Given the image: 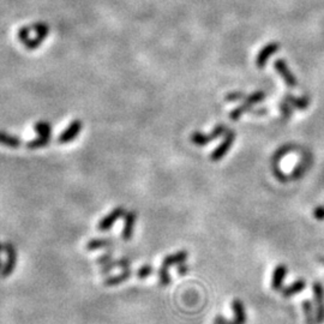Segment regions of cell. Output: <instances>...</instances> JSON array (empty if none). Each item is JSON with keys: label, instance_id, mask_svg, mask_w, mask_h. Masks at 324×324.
Segmentation results:
<instances>
[{"label": "cell", "instance_id": "1", "mask_svg": "<svg viewBox=\"0 0 324 324\" xmlns=\"http://www.w3.org/2000/svg\"><path fill=\"white\" fill-rule=\"evenodd\" d=\"M32 29L34 33H36L35 37H30V39L27 41V42L23 43L27 49L34 51L36 49L37 47H40L42 45V42L45 41V39L48 36L49 34V26L45 22H36L32 24Z\"/></svg>", "mask_w": 324, "mask_h": 324}, {"label": "cell", "instance_id": "2", "mask_svg": "<svg viewBox=\"0 0 324 324\" xmlns=\"http://www.w3.org/2000/svg\"><path fill=\"white\" fill-rule=\"evenodd\" d=\"M4 252L6 254V262L0 270V279L9 278L17 265V250L11 241H6L4 244Z\"/></svg>", "mask_w": 324, "mask_h": 324}, {"label": "cell", "instance_id": "3", "mask_svg": "<svg viewBox=\"0 0 324 324\" xmlns=\"http://www.w3.org/2000/svg\"><path fill=\"white\" fill-rule=\"evenodd\" d=\"M232 309L234 311V319L227 320L223 317L217 316L215 319V324H246V311H245V306L240 299H234L232 302Z\"/></svg>", "mask_w": 324, "mask_h": 324}, {"label": "cell", "instance_id": "4", "mask_svg": "<svg viewBox=\"0 0 324 324\" xmlns=\"http://www.w3.org/2000/svg\"><path fill=\"white\" fill-rule=\"evenodd\" d=\"M228 131L227 130V126L226 125H217L216 128H214L213 131H211L210 135H203L202 132H193L192 135H191V142L193 143V144L196 145H206L208 144V143L214 141V139L219 138L221 135L226 134V132Z\"/></svg>", "mask_w": 324, "mask_h": 324}, {"label": "cell", "instance_id": "5", "mask_svg": "<svg viewBox=\"0 0 324 324\" xmlns=\"http://www.w3.org/2000/svg\"><path fill=\"white\" fill-rule=\"evenodd\" d=\"M82 129H83V122H82L80 119H74V120L71 121L69 126L58 136V143H60V144H67V143L74 141V139L77 138V136L82 132Z\"/></svg>", "mask_w": 324, "mask_h": 324}, {"label": "cell", "instance_id": "6", "mask_svg": "<svg viewBox=\"0 0 324 324\" xmlns=\"http://www.w3.org/2000/svg\"><path fill=\"white\" fill-rule=\"evenodd\" d=\"M293 149H294V148H293V146L289 145V144L284 145V146H281L280 149L276 150V153L274 154V156H272V161H271L272 172H274L275 177L280 180V182H284L285 183V182H287V180H289V177L286 176L285 173L282 172V170H280L279 162H280V160H282V158H284V156L287 154V153L292 152Z\"/></svg>", "mask_w": 324, "mask_h": 324}, {"label": "cell", "instance_id": "7", "mask_svg": "<svg viewBox=\"0 0 324 324\" xmlns=\"http://www.w3.org/2000/svg\"><path fill=\"white\" fill-rule=\"evenodd\" d=\"M126 211L124 207H117L114 208L111 213H108L106 216L102 219L97 225V230L101 232H106L108 230H111L113 227V225L117 222L119 219H121L122 216H125Z\"/></svg>", "mask_w": 324, "mask_h": 324}, {"label": "cell", "instance_id": "8", "mask_svg": "<svg viewBox=\"0 0 324 324\" xmlns=\"http://www.w3.org/2000/svg\"><path fill=\"white\" fill-rule=\"evenodd\" d=\"M234 141H235V132L228 130V131L226 132V136H225L222 143H221V144L217 146V148L215 149L213 153H211L210 159L213 160V161H220V160L227 154L228 150H230L231 145L233 144Z\"/></svg>", "mask_w": 324, "mask_h": 324}, {"label": "cell", "instance_id": "9", "mask_svg": "<svg viewBox=\"0 0 324 324\" xmlns=\"http://www.w3.org/2000/svg\"><path fill=\"white\" fill-rule=\"evenodd\" d=\"M313 294L316 302V323L324 322V287L319 282L313 284Z\"/></svg>", "mask_w": 324, "mask_h": 324}, {"label": "cell", "instance_id": "10", "mask_svg": "<svg viewBox=\"0 0 324 324\" xmlns=\"http://www.w3.org/2000/svg\"><path fill=\"white\" fill-rule=\"evenodd\" d=\"M138 215L135 210H130L126 211L125 216H124V227H122L121 232V238L124 240H130L134 235V230H135V225L136 221H137Z\"/></svg>", "mask_w": 324, "mask_h": 324}, {"label": "cell", "instance_id": "11", "mask_svg": "<svg viewBox=\"0 0 324 324\" xmlns=\"http://www.w3.org/2000/svg\"><path fill=\"white\" fill-rule=\"evenodd\" d=\"M274 66H275V70L278 71L280 76L284 78V81L286 82V84H287L288 87H291V88L295 87V85H296V78H295L294 74L291 72V70L288 69L287 64L285 63L284 59L276 60L275 64H274Z\"/></svg>", "mask_w": 324, "mask_h": 324}, {"label": "cell", "instance_id": "12", "mask_svg": "<svg viewBox=\"0 0 324 324\" xmlns=\"http://www.w3.org/2000/svg\"><path fill=\"white\" fill-rule=\"evenodd\" d=\"M279 47H280V45L278 42H270V43H268V45L265 47H263V48H262L261 51H259L257 59H256V65H257L259 69H262V67L265 66V64H267L269 58H270L271 56H274V54L278 52Z\"/></svg>", "mask_w": 324, "mask_h": 324}, {"label": "cell", "instance_id": "13", "mask_svg": "<svg viewBox=\"0 0 324 324\" xmlns=\"http://www.w3.org/2000/svg\"><path fill=\"white\" fill-rule=\"evenodd\" d=\"M287 271H288V268L287 265L285 264H280L275 268L274 274H272V279H271V287L274 291H280V289H282V285H284Z\"/></svg>", "mask_w": 324, "mask_h": 324}, {"label": "cell", "instance_id": "14", "mask_svg": "<svg viewBox=\"0 0 324 324\" xmlns=\"http://www.w3.org/2000/svg\"><path fill=\"white\" fill-rule=\"evenodd\" d=\"M22 139L18 136L0 130V145H4L10 149H18L22 145Z\"/></svg>", "mask_w": 324, "mask_h": 324}, {"label": "cell", "instance_id": "15", "mask_svg": "<svg viewBox=\"0 0 324 324\" xmlns=\"http://www.w3.org/2000/svg\"><path fill=\"white\" fill-rule=\"evenodd\" d=\"M131 275H132L131 269L126 268L120 272V274L111 276V278L106 279L104 281V286H106V287H114V286L121 285L122 282L128 281V280L131 278Z\"/></svg>", "mask_w": 324, "mask_h": 324}, {"label": "cell", "instance_id": "16", "mask_svg": "<svg viewBox=\"0 0 324 324\" xmlns=\"http://www.w3.org/2000/svg\"><path fill=\"white\" fill-rule=\"evenodd\" d=\"M187 256H189L187 251H179V252H176V254L168 255V256H166L165 258H163L161 265L162 267H166V268L169 269V267H172V265L185 263V261L187 259Z\"/></svg>", "mask_w": 324, "mask_h": 324}, {"label": "cell", "instance_id": "17", "mask_svg": "<svg viewBox=\"0 0 324 324\" xmlns=\"http://www.w3.org/2000/svg\"><path fill=\"white\" fill-rule=\"evenodd\" d=\"M306 287V282L304 279H298L296 281L293 282L292 285L287 286V287L281 289V294L284 298H289V296H293L298 293L304 291V288Z\"/></svg>", "mask_w": 324, "mask_h": 324}, {"label": "cell", "instance_id": "18", "mask_svg": "<svg viewBox=\"0 0 324 324\" xmlns=\"http://www.w3.org/2000/svg\"><path fill=\"white\" fill-rule=\"evenodd\" d=\"M131 265V259L128 257H122L118 261H111L108 262L107 264H104V267L101 268V274H108L113 270L114 268H121V269H126Z\"/></svg>", "mask_w": 324, "mask_h": 324}, {"label": "cell", "instance_id": "19", "mask_svg": "<svg viewBox=\"0 0 324 324\" xmlns=\"http://www.w3.org/2000/svg\"><path fill=\"white\" fill-rule=\"evenodd\" d=\"M114 243L113 238H98V239H91L85 245V250L87 251H95L98 248H104L112 246Z\"/></svg>", "mask_w": 324, "mask_h": 324}, {"label": "cell", "instance_id": "20", "mask_svg": "<svg viewBox=\"0 0 324 324\" xmlns=\"http://www.w3.org/2000/svg\"><path fill=\"white\" fill-rule=\"evenodd\" d=\"M51 139H52V136H39L37 135L36 138L32 139L27 143V148L32 149V150H36V149H41V148H45L51 143Z\"/></svg>", "mask_w": 324, "mask_h": 324}, {"label": "cell", "instance_id": "21", "mask_svg": "<svg viewBox=\"0 0 324 324\" xmlns=\"http://www.w3.org/2000/svg\"><path fill=\"white\" fill-rule=\"evenodd\" d=\"M285 100L289 102L291 104V106H293V107H295L296 110H306V108L309 107L310 105V100L308 96H304V97H294L293 95H286L285 96Z\"/></svg>", "mask_w": 324, "mask_h": 324}, {"label": "cell", "instance_id": "22", "mask_svg": "<svg viewBox=\"0 0 324 324\" xmlns=\"http://www.w3.org/2000/svg\"><path fill=\"white\" fill-rule=\"evenodd\" d=\"M252 106H254V105L248 104L247 101H245L243 105H240L239 107L235 108L234 111H232V112H231L230 117H231L232 120L237 121L238 119H239V118L241 117V115L245 114V113H247V112H251L252 110H254V108H252Z\"/></svg>", "mask_w": 324, "mask_h": 324}, {"label": "cell", "instance_id": "23", "mask_svg": "<svg viewBox=\"0 0 324 324\" xmlns=\"http://www.w3.org/2000/svg\"><path fill=\"white\" fill-rule=\"evenodd\" d=\"M34 130L39 136H52V125L46 120L37 121L34 126Z\"/></svg>", "mask_w": 324, "mask_h": 324}, {"label": "cell", "instance_id": "24", "mask_svg": "<svg viewBox=\"0 0 324 324\" xmlns=\"http://www.w3.org/2000/svg\"><path fill=\"white\" fill-rule=\"evenodd\" d=\"M303 309H304V312H305V316H306V322H308V324H315L316 319L313 318L312 304L310 303V300H304V303H303Z\"/></svg>", "mask_w": 324, "mask_h": 324}, {"label": "cell", "instance_id": "25", "mask_svg": "<svg viewBox=\"0 0 324 324\" xmlns=\"http://www.w3.org/2000/svg\"><path fill=\"white\" fill-rule=\"evenodd\" d=\"M159 281L160 285L161 286H168L170 284V276H169V271L168 268L166 267H160L159 269Z\"/></svg>", "mask_w": 324, "mask_h": 324}, {"label": "cell", "instance_id": "26", "mask_svg": "<svg viewBox=\"0 0 324 324\" xmlns=\"http://www.w3.org/2000/svg\"><path fill=\"white\" fill-rule=\"evenodd\" d=\"M264 97H265L264 91L258 90V91H255L254 94L248 95V96L245 97V101H247L248 104H251V105H256V104H258V102L263 101Z\"/></svg>", "mask_w": 324, "mask_h": 324}, {"label": "cell", "instance_id": "27", "mask_svg": "<svg viewBox=\"0 0 324 324\" xmlns=\"http://www.w3.org/2000/svg\"><path fill=\"white\" fill-rule=\"evenodd\" d=\"M32 32H33L32 26L22 27V28L18 30V34H17V36H18V40L22 43L27 42V41L30 39V33H32Z\"/></svg>", "mask_w": 324, "mask_h": 324}, {"label": "cell", "instance_id": "28", "mask_svg": "<svg viewBox=\"0 0 324 324\" xmlns=\"http://www.w3.org/2000/svg\"><path fill=\"white\" fill-rule=\"evenodd\" d=\"M152 274H153V265L150 264L142 265V267L137 270V278L139 280H144L146 278H149Z\"/></svg>", "mask_w": 324, "mask_h": 324}, {"label": "cell", "instance_id": "29", "mask_svg": "<svg viewBox=\"0 0 324 324\" xmlns=\"http://www.w3.org/2000/svg\"><path fill=\"white\" fill-rule=\"evenodd\" d=\"M279 107H280V112H281L282 115H284V118L286 119V120L291 118L292 110H291V104H289V102H287L286 100L281 101L280 102Z\"/></svg>", "mask_w": 324, "mask_h": 324}, {"label": "cell", "instance_id": "30", "mask_svg": "<svg viewBox=\"0 0 324 324\" xmlns=\"http://www.w3.org/2000/svg\"><path fill=\"white\" fill-rule=\"evenodd\" d=\"M306 167H308V166H306L305 162L299 163V165L295 167V169L293 170L292 177H289V179H291V180H295V179L300 178V177L304 175V172L306 170Z\"/></svg>", "mask_w": 324, "mask_h": 324}, {"label": "cell", "instance_id": "31", "mask_svg": "<svg viewBox=\"0 0 324 324\" xmlns=\"http://www.w3.org/2000/svg\"><path fill=\"white\" fill-rule=\"evenodd\" d=\"M112 258H113V252H106V254H104L102 256H100V257L96 258V263L97 264H107L108 262L112 261Z\"/></svg>", "mask_w": 324, "mask_h": 324}, {"label": "cell", "instance_id": "32", "mask_svg": "<svg viewBox=\"0 0 324 324\" xmlns=\"http://www.w3.org/2000/svg\"><path fill=\"white\" fill-rule=\"evenodd\" d=\"M244 97H246V96H245L244 93H241V91H234V93H231V94L227 95L226 100L230 101V102H232V101L235 102V101L243 100Z\"/></svg>", "mask_w": 324, "mask_h": 324}, {"label": "cell", "instance_id": "33", "mask_svg": "<svg viewBox=\"0 0 324 324\" xmlns=\"http://www.w3.org/2000/svg\"><path fill=\"white\" fill-rule=\"evenodd\" d=\"M313 216H315L317 220H324V207H317L315 211H313Z\"/></svg>", "mask_w": 324, "mask_h": 324}, {"label": "cell", "instance_id": "34", "mask_svg": "<svg viewBox=\"0 0 324 324\" xmlns=\"http://www.w3.org/2000/svg\"><path fill=\"white\" fill-rule=\"evenodd\" d=\"M187 270H189V267H187L186 264H184V263H180V264H179V267H178L179 275H185L186 272H187Z\"/></svg>", "mask_w": 324, "mask_h": 324}, {"label": "cell", "instance_id": "35", "mask_svg": "<svg viewBox=\"0 0 324 324\" xmlns=\"http://www.w3.org/2000/svg\"><path fill=\"white\" fill-rule=\"evenodd\" d=\"M251 112H252V113H254V114H256V115H261V114H267V110H258V111H256V110H252Z\"/></svg>", "mask_w": 324, "mask_h": 324}, {"label": "cell", "instance_id": "36", "mask_svg": "<svg viewBox=\"0 0 324 324\" xmlns=\"http://www.w3.org/2000/svg\"><path fill=\"white\" fill-rule=\"evenodd\" d=\"M3 251H4V244H3L2 241H0V255H2Z\"/></svg>", "mask_w": 324, "mask_h": 324}, {"label": "cell", "instance_id": "37", "mask_svg": "<svg viewBox=\"0 0 324 324\" xmlns=\"http://www.w3.org/2000/svg\"><path fill=\"white\" fill-rule=\"evenodd\" d=\"M3 265H4V264H3V262H2V258H0V270H2V269H3Z\"/></svg>", "mask_w": 324, "mask_h": 324}, {"label": "cell", "instance_id": "38", "mask_svg": "<svg viewBox=\"0 0 324 324\" xmlns=\"http://www.w3.org/2000/svg\"><path fill=\"white\" fill-rule=\"evenodd\" d=\"M322 261H323V263H324V259H322Z\"/></svg>", "mask_w": 324, "mask_h": 324}]
</instances>
